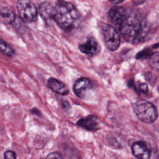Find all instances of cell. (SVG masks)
<instances>
[{
    "instance_id": "cell-1",
    "label": "cell",
    "mask_w": 159,
    "mask_h": 159,
    "mask_svg": "<svg viewBox=\"0 0 159 159\" xmlns=\"http://www.w3.org/2000/svg\"><path fill=\"white\" fill-rule=\"evenodd\" d=\"M109 19L112 26L129 42L139 43L149 37V26L137 11L114 6L109 11Z\"/></svg>"
},
{
    "instance_id": "cell-2",
    "label": "cell",
    "mask_w": 159,
    "mask_h": 159,
    "mask_svg": "<svg viewBox=\"0 0 159 159\" xmlns=\"http://www.w3.org/2000/svg\"><path fill=\"white\" fill-rule=\"evenodd\" d=\"M80 14L70 2L58 0L54 6L53 19L58 25L65 30L76 29L80 23Z\"/></svg>"
},
{
    "instance_id": "cell-3",
    "label": "cell",
    "mask_w": 159,
    "mask_h": 159,
    "mask_svg": "<svg viewBox=\"0 0 159 159\" xmlns=\"http://www.w3.org/2000/svg\"><path fill=\"white\" fill-rule=\"evenodd\" d=\"M132 108L137 118L144 123L151 124L157 119L158 111L156 107L145 99H137L133 102Z\"/></svg>"
},
{
    "instance_id": "cell-4",
    "label": "cell",
    "mask_w": 159,
    "mask_h": 159,
    "mask_svg": "<svg viewBox=\"0 0 159 159\" xmlns=\"http://www.w3.org/2000/svg\"><path fill=\"white\" fill-rule=\"evenodd\" d=\"M17 9L20 18L24 22L31 23L36 20L38 11L30 0H18Z\"/></svg>"
},
{
    "instance_id": "cell-5",
    "label": "cell",
    "mask_w": 159,
    "mask_h": 159,
    "mask_svg": "<svg viewBox=\"0 0 159 159\" xmlns=\"http://www.w3.org/2000/svg\"><path fill=\"white\" fill-rule=\"evenodd\" d=\"M104 42L111 51L116 50L120 43V37L117 30L111 25L104 24L101 26Z\"/></svg>"
},
{
    "instance_id": "cell-6",
    "label": "cell",
    "mask_w": 159,
    "mask_h": 159,
    "mask_svg": "<svg viewBox=\"0 0 159 159\" xmlns=\"http://www.w3.org/2000/svg\"><path fill=\"white\" fill-rule=\"evenodd\" d=\"M131 150L133 155L140 159H148L151 155V148L143 141H137L132 145Z\"/></svg>"
},
{
    "instance_id": "cell-7",
    "label": "cell",
    "mask_w": 159,
    "mask_h": 159,
    "mask_svg": "<svg viewBox=\"0 0 159 159\" xmlns=\"http://www.w3.org/2000/svg\"><path fill=\"white\" fill-rule=\"evenodd\" d=\"M92 88V83L89 78L82 77L78 78L74 83L73 92L80 98H84L86 93Z\"/></svg>"
},
{
    "instance_id": "cell-8",
    "label": "cell",
    "mask_w": 159,
    "mask_h": 159,
    "mask_svg": "<svg viewBox=\"0 0 159 159\" xmlns=\"http://www.w3.org/2000/svg\"><path fill=\"white\" fill-rule=\"evenodd\" d=\"M79 49L82 53L93 57L99 52V47L96 40L93 37H89L86 42L79 45Z\"/></svg>"
},
{
    "instance_id": "cell-9",
    "label": "cell",
    "mask_w": 159,
    "mask_h": 159,
    "mask_svg": "<svg viewBox=\"0 0 159 159\" xmlns=\"http://www.w3.org/2000/svg\"><path fill=\"white\" fill-rule=\"evenodd\" d=\"M76 124L89 131L96 130L99 127L98 118L94 115H89L80 119Z\"/></svg>"
},
{
    "instance_id": "cell-10",
    "label": "cell",
    "mask_w": 159,
    "mask_h": 159,
    "mask_svg": "<svg viewBox=\"0 0 159 159\" xmlns=\"http://www.w3.org/2000/svg\"><path fill=\"white\" fill-rule=\"evenodd\" d=\"M48 87L54 93L64 96L69 93L68 87L61 81L54 78H50L47 81Z\"/></svg>"
},
{
    "instance_id": "cell-11",
    "label": "cell",
    "mask_w": 159,
    "mask_h": 159,
    "mask_svg": "<svg viewBox=\"0 0 159 159\" xmlns=\"http://www.w3.org/2000/svg\"><path fill=\"white\" fill-rule=\"evenodd\" d=\"M40 16L46 21L53 19L54 13V6L48 2H43L39 6Z\"/></svg>"
},
{
    "instance_id": "cell-12",
    "label": "cell",
    "mask_w": 159,
    "mask_h": 159,
    "mask_svg": "<svg viewBox=\"0 0 159 159\" xmlns=\"http://www.w3.org/2000/svg\"><path fill=\"white\" fill-rule=\"evenodd\" d=\"M0 19L6 24H11L16 20V15L9 7H2L0 9Z\"/></svg>"
},
{
    "instance_id": "cell-13",
    "label": "cell",
    "mask_w": 159,
    "mask_h": 159,
    "mask_svg": "<svg viewBox=\"0 0 159 159\" xmlns=\"http://www.w3.org/2000/svg\"><path fill=\"white\" fill-rule=\"evenodd\" d=\"M0 51L3 53L4 55L8 57H12L14 55V50L13 48L6 42L1 37H0Z\"/></svg>"
},
{
    "instance_id": "cell-14",
    "label": "cell",
    "mask_w": 159,
    "mask_h": 159,
    "mask_svg": "<svg viewBox=\"0 0 159 159\" xmlns=\"http://www.w3.org/2000/svg\"><path fill=\"white\" fill-rule=\"evenodd\" d=\"M149 65L156 71L158 70V53L157 52L156 53H153L149 58Z\"/></svg>"
},
{
    "instance_id": "cell-15",
    "label": "cell",
    "mask_w": 159,
    "mask_h": 159,
    "mask_svg": "<svg viewBox=\"0 0 159 159\" xmlns=\"http://www.w3.org/2000/svg\"><path fill=\"white\" fill-rule=\"evenodd\" d=\"M153 53V52L152 51L151 49L145 48V49H143V50H142L141 52H139L137 54L136 58L137 59H140V60L147 59V58H148Z\"/></svg>"
},
{
    "instance_id": "cell-16",
    "label": "cell",
    "mask_w": 159,
    "mask_h": 159,
    "mask_svg": "<svg viewBox=\"0 0 159 159\" xmlns=\"http://www.w3.org/2000/svg\"><path fill=\"white\" fill-rule=\"evenodd\" d=\"M4 157L6 159H16V153L12 150H7L4 153Z\"/></svg>"
},
{
    "instance_id": "cell-17",
    "label": "cell",
    "mask_w": 159,
    "mask_h": 159,
    "mask_svg": "<svg viewBox=\"0 0 159 159\" xmlns=\"http://www.w3.org/2000/svg\"><path fill=\"white\" fill-rule=\"evenodd\" d=\"M47 158H63V156L58 152H53L50 153L47 157Z\"/></svg>"
},
{
    "instance_id": "cell-18",
    "label": "cell",
    "mask_w": 159,
    "mask_h": 159,
    "mask_svg": "<svg viewBox=\"0 0 159 159\" xmlns=\"http://www.w3.org/2000/svg\"><path fill=\"white\" fill-rule=\"evenodd\" d=\"M139 88V91L143 94H147L148 91V86L145 83L140 84Z\"/></svg>"
},
{
    "instance_id": "cell-19",
    "label": "cell",
    "mask_w": 159,
    "mask_h": 159,
    "mask_svg": "<svg viewBox=\"0 0 159 159\" xmlns=\"http://www.w3.org/2000/svg\"><path fill=\"white\" fill-rule=\"evenodd\" d=\"M147 0H132V4L133 6H139L143 4Z\"/></svg>"
},
{
    "instance_id": "cell-20",
    "label": "cell",
    "mask_w": 159,
    "mask_h": 159,
    "mask_svg": "<svg viewBox=\"0 0 159 159\" xmlns=\"http://www.w3.org/2000/svg\"><path fill=\"white\" fill-rule=\"evenodd\" d=\"M109 1L114 4H119L120 2H123L124 0H109Z\"/></svg>"
}]
</instances>
